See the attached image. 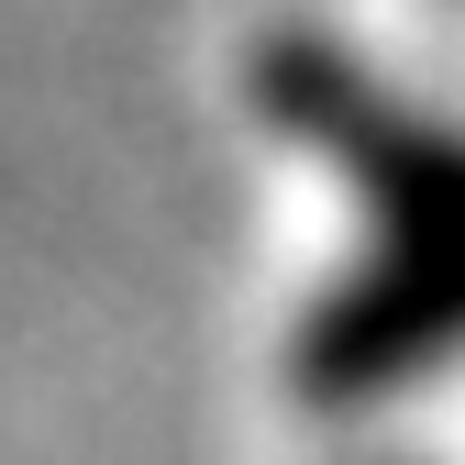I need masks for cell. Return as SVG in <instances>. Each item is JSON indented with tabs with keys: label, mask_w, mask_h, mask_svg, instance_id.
I'll return each instance as SVG.
<instances>
[{
	"label": "cell",
	"mask_w": 465,
	"mask_h": 465,
	"mask_svg": "<svg viewBox=\"0 0 465 465\" xmlns=\"http://www.w3.org/2000/svg\"><path fill=\"white\" fill-rule=\"evenodd\" d=\"M255 111L311 144L366 211V255L388 266H465V134L355 67L332 34H277L255 55Z\"/></svg>",
	"instance_id": "6da1fadb"
}]
</instances>
